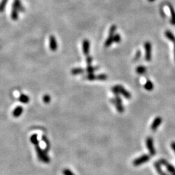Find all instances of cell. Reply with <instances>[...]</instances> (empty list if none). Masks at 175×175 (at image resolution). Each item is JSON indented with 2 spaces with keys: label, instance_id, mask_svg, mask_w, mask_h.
<instances>
[{
  "label": "cell",
  "instance_id": "6da1fadb",
  "mask_svg": "<svg viewBox=\"0 0 175 175\" xmlns=\"http://www.w3.org/2000/svg\"><path fill=\"white\" fill-rule=\"evenodd\" d=\"M112 91H113L114 94H119L121 93L123 95L125 98L129 99L131 97V95L130 93V92L127 91L123 87L121 86H115V87L113 88Z\"/></svg>",
  "mask_w": 175,
  "mask_h": 175
},
{
  "label": "cell",
  "instance_id": "7a4b0ae2",
  "mask_svg": "<svg viewBox=\"0 0 175 175\" xmlns=\"http://www.w3.org/2000/svg\"><path fill=\"white\" fill-rule=\"evenodd\" d=\"M150 157L149 155L147 154H144L142 155L141 156L139 157L136 159L133 162V165L134 166H139V165H140L141 164H144V163L147 162L148 160H150Z\"/></svg>",
  "mask_w": 175,
  "mask_h": 175
},
{
  "label": "cell",
  "instance_id": "3957f363",
  "mask_svg": "<svg viewBox=\"0 0 175 175\" xmlns=\"http://www.w3.org/2000/svg\"><path fill=\"white\" fill-rule=\"evenodd\" d=\"M146 147H147L148 150V152H149V153H150V154L151 156L155 155L156 150H155L154 146L153 139H152V138H150V137H148V138L146 139Z\"/></svg>",
  "mask_w": 175,
  "mask_h": 175
},
{
  "label": "cell",
  "instance_id": "277c9868",
  "mask_svg": "<svg viewBox=\"0 0 175 175\" xmlns=\"http://www.w3.org/2000/svg\"><path fill=\"white\" fill-rule=\"evenodd\" d=\"M115 100H113V103H114V105H115V106H116L117 111L121 113L124 112V107L123 106L122 101L121 100L119 94L118 93L115 94Z\"/></svg>",
  "mask_w": 175,
  "mask_h": 175
},
{
  "label": "cell",
  "instance_id": "5b68a950",
  "mask_svg": "<svg viewBox=\"0 0 175 175\" xmlns=\"http://www.w3.org/2000/svg\"><path fill=\"white\" fill-rule=\"evenodd\" d=\"M36 145V148L37 154H38V157H39L40 159H41L44 162H46V163L49 162V158L47 156L46 154H45L43 152V151L41 150V148L39 147L38 143L36 144V145Z\"/></svg>",
  "mask_w": 175,
  "mask_h": 175
},
{
  "label": "cell",
  "instance_id": "8992f818",
  "mask_svg": "<svg viewBox=\"0 0 175 175\" xmlns=\"http://www.w3.org/2000/svg\"><path fill=\"white\" fill-rule=\"evenodd\" d=\"M159 162H160V164H162V165H165V166L166 167V168H167V171H169V172H171V173L172 174H175V168L173 166H172V165L169 164L166 160H161Z\"/></svg>",
  "mask_w": 175,
  "mask_h": 175
},
{
  "label": "cell",
  "instance_id": "52a82bcc",
  "mask_svg": "<svg viewBox=\"0 0 175 175\" xmlns=\"http://www.w3.org/2000/svg\"><path fill=\"white\" fill-rule=\"evenodd\" d=\"M145 48L146 51L145 60L150 61L151 59V45L149 42H146L145 44Z\"/></svg>",
  "mask_w": 175,
  "mask_h": 175
},
{
  "label": "cell",
  "instance_id": "ba28073f",
  "mask_svg": "<svg viewBox=\"0 0 175 175\" xmlns=\"http://www.w3.org/2000/svg\"><path fill=\"white\" fill-rule=\"evenodd\" d=\"M162 122V119L160 117H156L154 120L153 121L152 125H151V129L152 131H155L158 129V127L160 126Z\"/></svg>",
  "mask_w": 175,
  "mask_h": 175
},
{
  "label": "cell",
  "instance_id": "9c48e42d",
  "mask_svg": "<svg viewBox=\"0 0 175 175\" xmlns=\"http://www.w3.org/2000/svg\"><path fill=\"white\" fill-rule=\"evenodd\" d=\"M154 167L156 168V169L158 173L160 175H167L164 172H163L162 168H161V164H160L159 162L155 163Z\"/></svg>",
  "mask_w": 175,
  "mask_h": 175
},
{
  "label": "cell",
  "instance_id": "30bf717a",
  "mask_svg": "<svg viewBox=\"0 0 175 175\" xmlns=\"http://www.w3.org/2000/svg\"><path fill=\"white\" fill-rule=\"evenodd\" d=\"M144 88L147 91H152L154 88V85L150 80H147L144 85Z\"/></svg>",
  "mask_w": 175,
  "mask_h": 175
},
{
  "label": "cell",
  "instance_id": "8fae6325",
  "mask_svg": "<svg viewBox=\"0 0 175 175\" xmlns=\"http://www.w3.org/2000/svg\"><path fill=\"white\" fill-rule=\"evenodd\" d=\"M23 112V109L22 107H21V106H18L16 108V109L14 110L13 112V115L15 117H18L20 116V115L22 114V113Z\"/></svg>",
  "mask_w": 175,
  "mask_h": 175
},
{
  "label": "cell",
  "instance_id": "7c38bea8",
  "mask_svg": "<svg viewBox=\"0 0 175 175\" xmlns=\"http://www.w3.org/2000/svg\"><path fill=\"white\" fill-rule=\"evenodd\" d=\"M169 7L170 9V12L171 14V23L173 25H175V11L174 10L173 7H172L171 5H169Z\"/></svg>",
  "mask_w": 175,
  "mask_h": 175
},
{
  "label": "cell",
  "instance_id": "4fadbf2b",
  "mask_svg": "<svg viewBox=\"0 0 175 175\" xmlns=\"http://www.w3.org/2000/svg\"><path fill=\"white\" fill-rule=\"evenodd\" d=\"M165 35H166L167 38H169L170 40H171V41L175 42V36H174V34H172L171 32L167 30V31L165 32Z\"/></svg>",
  "mask_w": 175,
  "mask_h": 175
},
{
  "label": "cell",
  "instance_id": "5bb4252c",
  "mask_svg": "<svg viewBox=\"0 0 175 175\" xmlns=\"http://www.w3.org/2000/svg\"><path fill=\"white\" fill-rule=\"evenodd\" d=\"M146 72V68L144 66H138L136 69V72L138 74H143Z\"/></svg>",
  "mask_w": 175,
  "mask_h": 175
},
{
  "label": "cell",
  "instance_id": "9a60e30c",
  "mask_svg": "<svg viewBox=\"0 0 175 175\" xmlns=\"http://www.w3.org/2000/svg\"><path fill=\"white\" fill-rule=\"evenodd\" d=\"M20 101H21V102L25 103H27L28 101H29V98H28L27 96L22 95H21V97H20Z\"/></svg>",
  "mask_w": 175,
  "mask_h": 175
},
{
  "label": "cell",
  "instance_id": "2e32d148",
  "mask_svg": "<svg viewBox=\"0 0 175 175\" xmlns=\"http://www.w3.org/2000/svg\"><path fill=\"white\" fill-rule=\"evenodd\" d=\"M140 55H141V52H140V51H138V52H137L136 55V56H135L136 58H134V60H135V61L138 60V59L139 58V57H140Z\"/></svg>",
  "mask_w": 175,
  "mask_h": 175
},
{
  "label": "cell",
  "instance_id": "e0dca14e",
  "mask_svg": "<svg viewBox=\"0 0 175 175\" xmlns=\"http://www.w3.org/2000/svg\"><path fill=\"white\" fill-rule=\"evenodd\" d=\"M64 174L65 175H73L72 172L68 169L64 170Z\"/></svg>",
  "mask_w": 175,
  "mask_h": 175
},
{
  "label": "cell",
  "instance_id": "ac0fdd59",
  "mask_svg": "<svg viewBox=\"0 0 175 175\" xmlns=\"http://www.w3.org/2000/svg\"><path fill=\"white\" fill-rule=\"evenodd\" d=\"M44 101L46 103H48L49 101H50V98H49V97L48 95H46V96H44Z\"/></svg>",
  "mask_w": 175,
  "mask_h": 175
},
{
  "label": "cell",
  "instance_id": "d6986e66",
  "mask_svg": "<svg viewBox=\"0 0 175 175\" xmlns=\"http://www.w3.org/2000/svg\"><path fill=\"white\" fill-rule=\"evenodd\" d=\"M97 79H100V80H105L106 79V76L105 75H101L100 76H99L97 77Z\"/></svg>",
  "mask_w": 175,
  "mask_h": 175
},
{
  "label": "cell",
  "instance_id": "ffe728a7",
  "mask_svg": "<svg viewBox=\"0 0 175 175\" xmlns=\"http://www.w3.org/2000/svg\"><path fill=\"white\" fill-rule=\"evenodd\" d=\"M120 40V36L119 35H116L115 37V41L116 42H118Z\"/></svg>",
  "mask_w": 175,
  "mask_h": 175
},
{
  "label": "cell",
  "instance_id": "44dd1931",
  "mask_svg": "<svg viewBox=\"0 0 175 175\" xmlns=\"http://www.w3.org/2000/svg\"><path fill=\"white\" fill-rule=\"evenodd\" d=\"M171 148H172V150H173L174 152H175V142H172L171 143Z\"/></svg>",
  "mask_w": 175,
  "mask_h": 175
},
{
  "label": "cell",
  "instance_id": "7402d4cb",
  "mask_svg": "<svg viewBox=\"0 0 175 175\" xmlns=\"http://www.w3.org/2000/svg\"><path fill=\"white\" fill-rule=\"evenodd\" d=\"M174 56H175V42H174Z\"/></svg>",
  "mask_w": 175,
  "mask_h": 175
},
{
  "label": "cell",
  "instance_id": "603a6c76",
  "mask_svg": "<svg viewBox=\"0 0 175 175\" xmlns=\"http://www.w3.org/2000/svg\"><path fill=\"white\" fill-rule=\"evenodd\" d=\"M149 1H154V0H149Z\"/></svg>",
  "mask_w": 175,
  "mask_h": 175
}]
</instances>
